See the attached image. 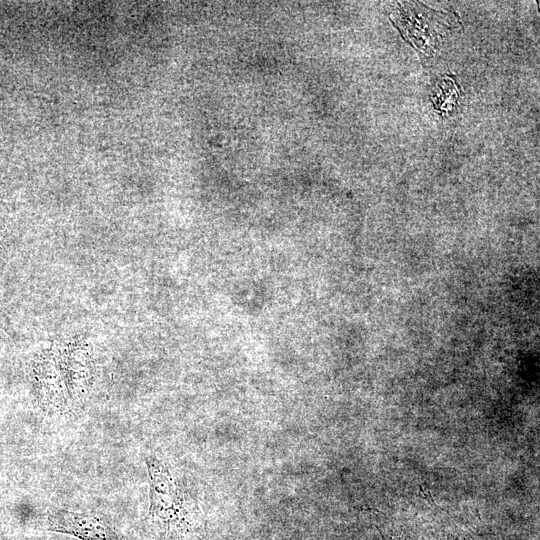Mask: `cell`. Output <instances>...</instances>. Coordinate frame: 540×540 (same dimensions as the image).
Masks as SVG:
<instances>
[{
  "label": "cell",
  "mask_w": 540,
  "mask_h": 540,
  "mask_svg": "<svg viewBox=\"0 0 540 540\" xmlns=\"http://www.w3.org/2000/svg\"><path fill=\"white\" fill-rule=\"evenodd\" d=\"M36 389L43 408L67 411L84 395L91 376L88 354L76 343L51 348L34 364Z\"/></svg>",
  "instance_id": "1"
},
{
  "label": "cell",
  "mask_w": 540,
  "mask_h": 540,
  "mask_svg": "<svg viewBox=\"0 0 540 540\" xmlns=\"http://www.w3.org/2000/svg\"><path fill=\"white\" fill-rule=\"evenodd\" d=\"M149 477L147 519L168 532H183L189 527L188 513L177 482L168 466L153 455L145 457Z\"/></svg>",
  "instance_id": "2"
},
{
  "label": "cell",
  "mask_w": 540,
  "mask_h": 540,
  "mask_svg": "<svg viewBox=\"0 0 540 540\" xmlns=\"http://www.w3.org/2000/svg\"><path fill=\"white\" fill-rule=\"evenodd\" d=\"M46 527L80 540H126L106 519L91 513L54 509L47 514Z\"/></svg>",
  "instance_id": "3"
},
{
  "label": "cell",
  "mask_w": 540,
  "mask_h": 540,
  "mask_svg": "<svg viewBox=\"0 0 540 540\" xmlns=\"http://www.w3.org/2000/svg\"><path fill=\"white\" fill-rule=\"evenodd\" d=\"M424 9L425 6L418 7L411 5V3H407L404 7L401 6L397 27L407 42L409 41L411 45L415 44V48L419 51L431 54L433 46L438 41V34L433 26H439L440 22L431 21L436 13H431L432 11L429 9L425 13Z\"/></svg>",
  "instance_id": "4"
},
{
  "label": "cell",
  "mask_w": 540,
  "mask_h": 540,
  "mask_svg": "<svg viewBox=\"0 0 540 540\" xmlns=\"http://www.w3.org/2000/svg\"><path fill=\"white\" fill-rule=\"evenodd\" d=\"M457 85L449 79H443L438 85V92L433 96L436 109L441 111L451 109L456 105L458 91Z\"/></svg>",
  "instance_id": "5"
},
{
  "label": "cell",
  "mask_w": 540,
  "mask_h": 540,
  "mask_svg": "<svg viewBox=\"0 0 540 540\" xmlns=\"http://www.w3.org/2000/svg\"><path fill=\"white\" fill-rule=\"evenodd\" d=\"M385 540H410V539L401 537V536H394L393 534H390L389 536H385Z\"/></svg>",
  "instance_id": "6"
},
{
  "label": "cell",
  "mask_w": 540,
  "mask_h": 540,
  "mask_svg": "<svg viewBox=\"0 0 540 540\" xmlns=\"http://www.w3.org/2000/svg\"><path fill=\"white\" fill-rule=\"evenodd\" d=\"M0 327H1L2 329L7 330L6 327L3 325V323H2L1 321H0Z\"/></svg>",
  "instance_id": "7"
},
{
  "label": "cell",
  "mask_w": 540,
  "mask_h": 540,
  "mask_svg": "<svg viewBox=\"0 0 540 540\" xmlns=\"http://www.w3.org/2000/svg\"><path fill=\"white\" fill-rule=\"evenodd\" d=\"M470 540H477V539H470Z\"/></svg>",
  "instance_id": "8"
}]
</instances>
